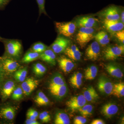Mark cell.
Returning a JSON list of instances; mask_svg holds the SVG:
<instances>
[{
  "label": "cell",
  "instance_id": "e0dca14e",
  "mask_svg": "<svg viewBox=\"0 0 124 124\" xmlns=\"http://www.w3.org/2000/svg\"><path fill=\"white\" fill-rule=\"evenodd\" d=\"M39 58L51 66H55L56 64V55L51 49H46L40 54Z\"/></svg>",
  "mask_w": 124,
  "mask_h": 124
},
{
  "label": "cell",
  "instance_id": "484cf974",
  "mask_svg": "<svg viewBox=\"0 0 124 124\" xmlns=\"http://www.w3.org/2000/svg\"><path fill=\"white\" fill-rule=\"evenodd\" d=\"M54 123L55 124H69L70 122L67 114L62 112H58L55 114Z\"/></svg>",
  "mask_w": 124,
  "mask_h": 124
},
{
  "label": "cell",
  "instance_id": "7a4b0ae2",
  "mask_svg": "<svg viewBox=\"0 0 124 124\" xmlns=\"http://www.w3.org/2000/svg\"><path fill=\"white\" fill-rule=\"evenodd\" d=\"M94 32L93 28H80L76 36L77 42L81 48H84L94 38Z\"/></svg>",
  "mask_w": 124,
  "mask_h": 124
},
{
  "label": "cell",
  "instance_id": "f546056e",
  "mask_svg": "<svg viewBox=\"0 0 124 124\" xmlns=\"http://www.w3.org/2000/svg\"><path fill=\"white\" fill-rule=\"evenodd\" d=\"M32 70L35 75L38 77H42L45 74L47 71L46 67L44 65L38 62L33 64Z\"/></svg>",
  "mask_w": 124,
  "mask_h": 124
},
{
  "label": "cell",
  "instance_id": "5b68a950",
  "mask_svg": "<svg viewBox=\"0 0 124 124\" xmlns=\"http://www.w3.org/2000/svg\"><path fill=\"white\" fill-rule=\"evenodd\" d=\"M0 58L1 60V68L4 73H13L20 67V64L14 59L6 57Z\"/></svg>",
  "mask_w": 124,
  "mask_h": 124
},
{
  "label": "cell",
  "instance_id": "52a82bcc",
  "mask_svg": "<svg viewBox=\"0 0 124 124\" xmlns=\"http://www.w3.org/2000/svg\"><path fill=\"white\" fill-rule=\"evenodd\" d=\"M70 40L62 35L58 36L51 45V49L56 54L64 52L70 45Z\"/></svg>",
  "mask_w": 124,
  "mask_h": 124
},
{
  "label": "cell",
  "instance_id": "4fadbf2b",
  "mask_svg": "<svg viewBox=\"0 0 124 124\" xmlns=\"http://www.w3.org/2000/svg\"><path fill=\"white\" fill-rule=\"evenodd\" d=\"M48 89L51 95L58 99H62L64 97L68 91L67 85H58L49 84Z\"/></svg>",
  "mask_w": 124,
  "mask_h": 124
},
{
  "label": "cell",
  "instance_id": "f35d334b",
  "mask_svg": "<svg viewBox=\"0 0 124 124\" xmlns=\"http://www.w3.org/2000/svg\"><path fill=\"white\" fill-rule=\"evenodd\" d=\"M11 0H0V9H3Z\"/></svg>",
  "mask_w": 124,
  "mask_h": 124
},
{
  "label": "cell",
  "instance_id": "1f68e13d",
  "mask_svg": "<svg viewBox=\"0 0 124 124\" xmlns=\"http://www.w3.org/2000/svg\"><path fill=\"white\" fill-rule=\"evenodd\" d=\"M49 84L63 85L66 84L63 76L60 73H55L51 77Z\"/></svg>",
  "mask_w": 124,
  "mask_h": 124
},
{
  "label": "cell",
  "instance_id": "7402d4cb",
  "mask_svg": "<svg viewBox=\"0 0 124 124\" xmlns=\"http://www.w3.org/2000/svg\"><path fill=\"white\" fill-rule=\"evenodd\" d=\"M36 104L38 107H43L49 105L50 100L48 98L42 91L39 90L34 99Z\"/></svg>",
  "mask_w": 124,
  "mask_h": 124
},
{
  "label": "cell",
  "instance_id": "7dc6e473",
  "mask_svg": "<svg viewBox=\"0 0 124 124\" xmlns=\"http://www.w3.org/2000/svg\"><path fill=\"white\" fill-rule=\"evenodd\" d=\"M2 79H0V86H1V84H2Z\"/></svg>",
  "mask_w": 124,
  "mask_h": 124
},
{
  "label": "cell",
  "instance_id": "3957f363",
  "mask_svg": "<svg viewBox=\"0 0 124 124\" xmlns=\"http://www.w3.org/2000/svg\"><path fill=\"white\" fill-rule=\"evenodd\" d=\"M124 52V45H116L108 46L103 51V54L106 60H114L121 56Z\"/></svg>",
  "mask_w": 124,
  "mask_h": 124
},
{
  "label": "cell",
  "instance_id": "603a6c76",
  "mask_svg": "<svg viewBox=\"0 0 124 124\" xmlns=\"http://www.w3.org/2000/svg\"><path fill=\"white\" fill-rule=\"evenodd\" d=\"M94 38L95 41L98 42L100 45L104 46L109 44L110 40V37L106 32L101 31L99 32L94 36Z\"/></svg>",
  "mask_w": 124,
  "mask_h": 124
},
{
  "label": "cell",
  "instance_id": "e575fe53",
  "mask_svg": "<svg viewBox=\"0 0 124 124\" xmlns=\"http://www.w3.org/2000/svg\"><path fill=\"white\" fill-rule=\"evenodd\" d=\"M47 49L48 47L44 44L42 42H38L33 45L31 47V50L36 53L40 54Z\"/></svg>",
  "mask_w": 124,
  "mask_h": 124
},
{
  "label": "cell",
  "instance_id": "ba28073f",
  "mask_svg": "<svg viewBox=\"0 0 124 124\" xmlns=\"http://www.w3.org/2000/svg\"><path fill=\"white\" fill-rule=\"evenodd\" d=\"M86 102L83 94H80L70 98L66 102V105L72 112H74L85 105Z\"/></svg>",
  "mask_w": 124,
  "mask_h": 124
},
{
  "label": "cell",
  "instance_id": "9c48e42d",
  "mask_svg": "<svg viewBox=\"0 0 124 124\" xmlns=\"http://www.w3.org/2000/svg\"><path fill=\"white\" fill-rule=\"evenodd\" d=\"M100 45L95 41H93L85 50V57L89 60L95 61L100 56Z\"/></svg>",
  "mask_w": 124,
  "mask_h": 124
},
{
  "label": "cell",
  "instance_id": "f6af8a7d",
  "mask_svg": "<svg viewBox=\"0 0 124 124\" xmlns=\"http://www.w3.org/2000/svg\"><path fill=\"white\" fill-rule=\"evenodd\" d=\"M120 17L121 20V22L123 23H124V11H122V13H121V16H120Z\"/></svg>",
  "mask_w": 124,
  "mask_h": 124
},
{
  "label": "cell",
  "instance_id": "f1b7e54d",
  "mask_svg": "<svg viewBox=\"0 0 124 124\" xmlns=\"http://www.w3.org/2000/svg\"><path fill=\"white\" fill-rule=\"evenodd\" d=\"M98 69L95 66L88 67L85 71V79L91 80L95 79L97 75Z\"/></svg>",
  "mask_w": 124,
  "mask_h": 124
},
{
  "label": "cell",
  "instance_id": "ac0fdd59",
  "mask_svg": "<svg viewBox=\"0 0 124 124\" xmlns=\"http://www.w3.org/2000/svg\"><path fill=\"white\" fill-rule=\"evenodd\" d=\"M119 108L116 104L113 103L109 102L103 106L101 112L103 115L107 118H109L116 114Z\"/></svg>",
  "mask_w": 124,
  "mask_h": 124
},
{
  "label": "cell",
  "instance_id": "b9f144b4",
  "mask_svg": "<svg viewBox=\"0 0 124 124\" xmlns=\"http://www.w3.org/2000/svg\"><path fill=\"white\" fill-rule=\"evenodd\" d=\"M28 111L31 112L34 116L38 118V116H39V114H38V111H37L32 108H30L28 110Z\"/></svg>",
  "mask_w": 124,
  "mask_h": 124
},
{
  "label": "cell",
  "instance_id": "d6a6232c",
  "mask_svg": "<svg viewBox=\"0 0 124 124\" xmlns=\"http://www.w3.org/2000/svg\"><path fill=\"white\" fill-rule=\"evenodd\" d=\"M93 106L90 104H85L78 111L82 116L87 117L90 116L93 114Z\"/></svg>",
  "mask_w": 124,
  "mask_h": 124
},
{
  "label": "cell",
  "instance_id": "277c9868",
  "mask_svg": "<svg viewBox=\"0 0 124 124\" xmlns=\"http://www.w3.org/2000/svg\"><path fill=\"white\" fill-rule=\"evenodd\" d=\"M55 25L59 34L67 37L73 35L77 28L76 24L72 22H55Z\"/></svg>",
  "mask_w": 124,
  "mask_h": 124
},
{
  "label": "cell",
  "instance_id": "9a60e30c",
  "mask_svg": "<svg viewBox=\"0 0 124 124\" xmlns=\"http://www.w3.org/2000/svg\"><path fill=\"white\" fill-rule=\"evenodd\" d=\"M103 24L104 27L111 33H115L123 30L124 23L118 20H109L104 19Z\"/></svg>",
  "mask_w": 124,
  "mask_h": 124
},
{
  "label": "cell",
  "instance_id": "6da1fadb",
  "mask_svg": "<svg viewBox=\"0 0 124 124\" xmlns=\"http://www.w3.org/2000/svg\"><path fill=\"white\" fill-rule=\"evenodd\" d=\"M0 41L4 43L5 49V55L14 59H18L21 57L23 52V46L20 41L0 37Z\"/></svg>",
  "mask_w": 124,
  "mask_h": 124
},
{
  "label": "cell",
  "instance_id": "4dcf8cb0",
  "mask_svg": "<svg viewBox=\"0 0 124 124\" xmlns=\"http://www.w3.org/2000/svg\"><path fill=\"white\" fill-rule=\"evenodd\" d=\"M112 94L118 98L124 96V83L119 82L113 84V89Z\"/></svg>",
  "mask_w": 124,
  "mask_h": 124
},
{
  "label": "cell",
  "instance_id": "d590c367",
  "mask_svg": "<svg viewBox=\"0 0 124 124\" xmlns=\"http://www.w3.org/2000/svg\"><path fill=\"white\" fill-rule=\"evenodd\" d=\"M39 9V14L40 15L41 14H44L45 15L47 14L45 9V0H36Z\"/></svg>",
  "mask_w": 124,
  "mask_h": 124
},
{
  "label": "cell",
  "instance_id": "ab89813d",
  "mask_svg": "<svg viewBox=\"0 0 124 124\" xmlns=\"http://www.w3.org/2000/svg\"><path fill=\"white\" fill-rule=\"evenodd\" d=\"M26 124H40L39 122H38L37 120H33L27 118L25 121Z\"/></svg>",
  "mask_w": 124,
  "mask_h": 124
},
{
  "label": "cell",
  "instance_id": "836d02e7",
  "mask_svg": "<svg viewBox=\"0 0 124 124\" xmlns=\"http://www.w3.org/2000/svg\"><path fill=\"white\" fill-rule=\"evenodd\" d=\"M23 93L21 86L16 87L11 94V98L14 100L18 101L22 98Z\"/></svg>",
  "mask_w": 124,
  "mask_h": 124
},
{
  "label": "cell",
  "instance_id": "681fc988",
  "mask_svg": "<svg viewBox=\"0 0 124 124\" xmlns=\"http://www.w3.org/2000/svg\"></svg>",
  "mask_w": 124,
  "mask_h": 124
},
{
  "label": "cell",
  "instance_id": "c3c4849f",
  "mask_svg": "<svg viewBox=\"0 0 124 124\" xmlns=\"http://www.w3.org/2000/svg\"><path fill=\"white\" fill-rule=\"evenodd\" d=\"M1 68H1V60L0 58V69Z\"/></svg>",
  "mask_w": 124,
  "mask_h": 124
},
{
  "label": "cell",
  "instance_id": "d4e9b609",
  "mask_svg": "<svg viewBox=\"0 0 124 124\" xmlns=\"http://www.w3.org/2000/svg\"><path fill=\"white\" fill-rule=\"evenodd\" d=\"M83 75L79 72H75L69 79V82L71 85L76 88H79L82 83Z\"/></svg>",
  "mask_w": 124,
  "mask_h": 124
},
{
  "label": "cell",
  "instance_id": "ffe728a7",
  "mask_svg": "<svg viewBox=\"0 0 124 124\" xmlns=\"http://www.w3.org/2000/svg\"><path fill=\"white\" fill-rule=\"evenodd\" d=\"M64 52L70 59L74 61L80 60L82 55V54L78 47L75 45L68 46Z\"/></svg>",
  "mask_w": 124,
  "mask_h": 124
},
{
  "label": "cell",
  "instance_id": "74e56055",
  "mask_svg": "<svg viewBox=\"0 0 124 124\" xmlns=\"http://www.w3.org/2000/svg\"><path fill=\"white\" fill-rule=\"evenodd\" d=\"M39 116L40 120L42 123H47L49 122L42 112L40 113L39 115V116Z\"/></svg>",
  "mask_w": 124,
  "mask_h": 124
},
{
  "label": "cell",
  "instance_id": "bcb514c9",
  "mask_svg": "<svg viewBox=\"0 0 124 124\" xmlns=\"http://www.w3.org/2000/svg\"><path fill=\"white\" fill-rule=\"evenodd\" d=\"M4 72L2 68L0 69V79H3V76L4 75Z\"/></svg>",
  "mask_w": 124,
  "mask_h": 124
},
{
  "label": "cell",
  "instance_id": "8992f818",
  "mask_svg": "<svg viewBox=\"0 0 124 124\" xmlns=\"http://www.w3.org/2000/svg\"><path fill=\"white\" fill-rule=\"evenodd\" d=\"M113 84L108 78L101 76L98 80L97 88L99 91L104 95L112 94Z\"/></svg>",
  "mask_w": 124,
  "mask_h": 124
},
{
  "label": "cell",
  "instance_id": "60d3db41",
  "mask_svg": "<svg viewBox=\"0 0 124 124\" xmlns=\"http://www.w3.org/2000/svg\"><path fill=\"white\" fill-rule=\"evenodd\" d=\"M91 124H104L105 122L102 120L100 119H96L93 120L91 123Z\"/></svg>",
  "mask_w": 124,
  "mask_h": 124
},
{
  "label": "cell",
  "instance_id": "ee69618b",
  "mask_svg": "<svg viewBox=\"0 0 124 124\" xmlns=\"http://www.w3.org/2000/svg\"><path fill=\"white\" fill-rule=\"evenodd\" d=\"M42 112L44 115L46 117L47 119L48 120L49 122H50L51 121V116H50L49 112H48L46 111H44Z\"/></svg>",
  "mask_w": 124,
  "mask_h": 124
},
{
  "label": "cell",
  "instance_id": "4316f807",
  "mask_svg": "<svg viewBox=\"0 0 124 124\" xmlns=\"http://www.w3.org/2000/svg\"><path fill=\"white\" fill-rule=\"evenodd\" d=\"M27 73V67H25L20 69L19 68L14 72V78L18 82H22L26 79Z\"/></svg>",
  "mask_w": 124,
  "mask_h": 124
},
{
  "label": "cell",
  "instance_id": "cb8c5ba5",
  "mask_svg": "<svg viewBox=\"0 0 124 124\" xmlns=\"http://www.w3.org/2000/svg\"><path fill=\"white\" fill-rule=\"evenodd\" d=\"M83 93L85 100L88 101H95L98 99V94L93 86H89L85 89Z\"/></svg>",
  "mask_w": 124,
  "mask_h": 124
},
{
  "label": "cell",
  "instance_id": "30bf717a",
  "mask_svg": "<svg viewBox=\"0 0 124 124\" xmlns=\"http://www.w3.org/2000/svg\"><path fill=\"white\" fill-rule=\"evenodd\" d=\"M39 81L32 77L28 78L22 82L21 87L23 94L29 96L39 85Z\"/></svg>",
  "mask_w": 124,
  "mask_h": 124
},
{
  "label": "cell",
  "instance_id": "7c38bea8",
  "mask_svg": "<svg viewBox=\"0 0 124 124\" xmlns=\"http://www.w3.org/2000/svg\"><path fill=\"white\" fill-rule=\"evenodd\" d=\"M101 15L106 20L120 21V19L119 8L115 6H111L103 10Z\"/></svg>",
  "mask_w": 124,
  "mask_h": 124
},
{
  "label": "cell",
  "instance_id": "2e32d148",
  "mask_svg": "<svg viewBox=\"0 0 124 124\" xmlns=\"http://www.w3.org/2000/svg\"><path fill=\"white\" fill-rule=\"evenodd\" d=\"M57 61L60 69L65 73L70 72L75 67L72 60L64 56H60Z\"/></svg>",
  "mask_w": 124,
  "mask_h": 124
},
{
  "label": "cell",
  "instance_id": "d6986e66",
  "mask_svg": "<svg viewBox=\"0 0 124 124\" xmlns=\"http://www.w3.org/2000/svg\"><path fill=\"white\" fill-rule=\"evenodd\" d=\"M98 19L90 17H84L77 20L78 26L80 27L93 28L98 24Z\"/></svg>",
  "mask_w": 124,
  "mask_h": 124
},
{
  "label": "cell",
  "instance_id": "7bdbcfd3",
  "mask_svg": "<svg viewBox=\"0 0 124 124\" xmlns=\"http://www.w3.org/2000/svg\"><path fill=\"white\" fill-rule=\"evenodd\" d=\"M27 118H29V119L32 120H37V117L34 116L31 112H30L28 111L27 112Z\"/></svg>",
  "mask_w": 124,
  "mask_h": 124
},
{
  "label": "cell",
  "instance_id": "5bb4252c",
  "mask_svg": "<svg viewBox=\"0 0 124 124\" xmlns=\"http://www.w3.org/2000/svg\"><path fill=\"white\" fill-rule=\"evenodd\" d=\"M16 108L10 106L0 107V118L7 121L13 120L16 113Z\"/></svg>",
  "mask_w": 124,
  "mask_h": 124
},
{
  "label": "cell",
  "instance_id": "8d00e7d4",
  "mask_svg": "<svg viewBox=\"0 0 124 124\" xmlns=\"http://www.w3.org/2000/svg\"><path fill=\"white\" fill-rule=\"evenodd\" d=\"M116 37L120 42L124 45V29L118 31L115 33Z\"/></svg>",
  "mask_w": 124,
  "mask_h": 124
},
{
  "label": "cell",
  "instance_id": "83f0119b",
  "mask_svg": "<svg viewBox=\"0 0 124 124\" xmlns=\"http://www.w3.org/2000/svg\"><path fill=\"white\" fill-rule=\"evenodd\" d=\"M40 54L32 51L27 52L22 60L23 63H28L37 60L39 58Z\"/></svg>",
  "mask_w": 124,
  "mask_h": 124
},
{
  "label": "cell",
  "instance_id": "44dd1931",
  "mask_svg": "<svg viewBox=\"0 0 124 124\" xmlns=\"http://www.w3.org/2000/svg\"><path fill=\"white\" fill-rule=\"evenodd\" d=\"M105 69L111 76L117 78H121L124 77V73L119 66L113 63L106 64Z\"/></svg>",
  "mask_w": 124,
  "mask_h": 124
},
{
  "label": "cell",
  "instance_id": "8fae6325",
  "mask_svg": "<svg viewBox=\"0 0 124 124\" xmlns=\"http://www.w3.org/2000/svg\"><path fill=\"white\" fill-rule=\"evenodd\" d=\"M16 87L15 82L11 80H7L1 84L0 88V94L2 101L7 100L11 96Z\"/></svg>",
  "mask_w": 124,
  "mask_h": 124
}]
</instances>
